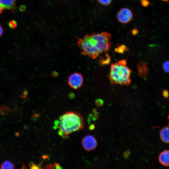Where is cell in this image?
Segmentation results:
<instances>
[{
  "label": "cell",
  "instance_id": "5",
  "mask_svg": "<svg viewBox=\"0 0 169 169\" xmlns=\"http://www.w3.org/2000/svg\"><path fill=\"white\" fill-rule=\"evenodd\" d=\"M83 82L82 75L78 73H74L71 74L68 79V83L72 88L78 89L81 87Z\"/></svg>",
  "mask_w": 169,
  "mask_h": 169
},
{
  "label": "cell",
  "instance_id": "23",
  "mask_svg": "<svg viewBox=\"0 0 169 169\" xmlns=\"http://www.w3.org/2000/svg\"><path fill=\"white\" fill-rule=\"evenodd\" d=\"M130 154V152L127 151L125 152L124 154V156L125 158H127L129 156Z\"/></svg>",
  "mask_w": 169,
  "mask_h": 169
},
{
  "label": "cell",
  "instance_id": "15",
  "mask_svg": "<svg viewBox=\"0 0 169 169\" xmlns=\"http://www.w3.org/2000/svg\"><path fill=\"white\" fill-rule=\"evenodd\" d=\"M163 69L166 73H169V60L165 62L163 64Z\"/></svg>",
  "mask_w": 169,
  "mask_h": 169
},
{
  "label": "cell",
  "instance_id": "25",
  "mask_svg": "<svg viewBox=\"0 0 169 169\" xmlns=\"http://www.w3.org/2000/svg\"><path fill=\"white\" fill-rule=\"evenodd\" d=\"M3 29L2 27L0 25V37L2 35L3 33Z\"/></svg>",
  "mask_w": 169,
  "mask_h": 169
},
{
  "label": "cell",
  "instance_id": "24",
  "mask_svg": "<svg viewBox=\"0 0 169 169\" xmlns=\"http://www.w3.org/2000/svg\"><path fill=\"white\" fill-rule=\"evenodd\" d=\"M95 125L94 124L90 125L89 127L90 130H91L94 129L95 128Z\"/></svg>",
  "mask_w": 169,
  "mask_h": 169
},
{
  "label": "cell",
  "instance_id": "19",
  "mask_svg": "<svg viewBox=\"0 0 169 169\" xmlns=\"http://www.w3.org/2000/svg\"><path fill=\"white\" fill-rule=\"evenodd\" d=\"M104 103L103 100L101 99H98L95 101L96 105L98 107L102 106L103 105Z\"/></svg>",
  "mask_w": 169,
  "mask_h": 169
},
{
  "label": "cell",
  "instance_id": "7",
  "mask_svg": "<svg viewBox=\"0 0 169 169\" xmlns=\"http://www.w3.org/2000/svg\"><path fill=\"white\" fill-rule=\"evenodd\" d=\"M138 74L141 78L146 77L148 74V69L146 64L144 62H139L137 65Z\"/></svg>",
  "mask_w": 169,
  "mask_h": 169
},
{
  "label": "cell",
  "instance_id": "1",
  "mask_svg": "<svg viewBox=\"0 0 169 169\" xmlns=\"http://www.w3.org/2000/svg\"><path fill=\"white\" fill-rule=\"evenodd\" d=\"M84 126L83 117L78 112L68 111L61 115L54 122L55 129L64 138H67L70 133L80 131Z\"/></svg>",
  "mask_w": 169,
  "mask_h": 169
},
{
  "label": "cell",
  "instance_id": "27",
  "mask_svg": "<svg viewBox=\"0 0 169 169\" xmlns=\"http://www.w3.org/2000/svg\"><path fill=\"white\" fill-rule=\"evenodd\" d=\"M163 1L168 2V0H162Z\"/></svg>",
  "mask_w": 169,
  "mask_h": 169
},
{
  "label": "cell",
  "instance_id": "2",
  "mask_svg": "<svg viewBox=\"0 0 169 169\" xmlns=\"http://www.w3.org/2000/svg\"><path fill=\"white\" fill-rule=\"evenodd\" d=\"M125 59L111 65L109 78L113 84L128 85L131 82V70L126 65Z\"/></svg>",
  "mask_w": 169,
  "mask_h": 169
},
{
  "label": "cell",
  "instance_id": "10",
  "mask_svg": "<svg viewBox=\"0 0 169 169\" xmlns=\"http://www.w3.org/2000/svg\"><path fill=\"white\" fill-rule=\"evenodd\" d=\"M160 136L163 142L169 143V126L164 127L161 130Z\"/></svg>",
  "mask_w": 169,
  "mask_h": 169
},
{
  "label": "cell",
  "instance_id": "17",
  "mask_svg": "<svg viewBox=\"0 0 169 169\" xmlns=\"http://www.w3.org/2000/svg\"><path fill=\"white\" fill-rule=\"evenodd\" d=\"M29 166L31 169H38L40 168L39 165H36L32 162H30L29 163Z\"/></svg>",
  "mask_w": 169,
  "mask_h": 169
},
{
  "label": "cell",
  "instance_id": "9",
  "mask_svg": "<svg viewBox=\"0 0 169 169\" xmlns=\"http://www.w3.org/2000/svg\"><path fill=\"white\" fill-rule=\"evenodd\" d=\"M158 159L162 165L165 166H169V150L161 152L159 156Z\"/></svg>",
  "mask_w": 169,
  "mask_h": 169
},
{
  "label": "cell",
  "instance_id": "6",
  "mask_svg": "<svg viewBox=\"0 0 169 169\" xmlns=\"http://www.w3.org/2000/svg\"><path fill=\"white\" fill-rule=\"evenodd\" d=\"M82 144L84 148L90 151L95 149L97 143L95 138L92 136L88 135L84 137L82 141Z\"/></svg>",
  "mask_w": 169,
  "mask_h": 169
},
{
  "label": "cell",
  "instance_id": "21",
  "mask_svg": "<svg viewBox=\"0 0 169 169\" xmlns=\"http://www.w3.org/2000/svg\"><path fill=\"white\" fill-rule=\"evenodd\" d=\"M163 96L165 98H167L169 96L168 92L166 90H164L162 92Z\"/></svg>",
  "mask_w": 169,
  "mask_h": 169
},
{
  "label": "cell",
  "instance_id": "16",
  "mask_svg": "<svg viewBox=\"0 0 169 169\" xmlns=\"http://www.w3.org/2000/svg\"><path fill=\"white\" fill-rule=\"evenodd\" d=\"M98 2L104 5H108L112 2V0H98Z\"/></svg>",
  "mask_w": 169,
  "mask_h": 169
},
{
  "label": "cell",
  "instance_id": "12",
  "mask_svg": "<svg viewBox=\"0 0 169 169\" xmlns=\"http://www.w3.org/2000/svg\"><path fill=\"white\" fill-rule=\"evenodd\" d=\"M14 164L8 160H6L0 166L1 169H14Z\"/></svg>",
  "mask_w": 169,
  "mask_h": 169
},
{
  "label": "cell",
  "instance_id": "11",
  "mask_svg": "<svg viewBox=\"0 0 169 169\" xmlns=\"http://www.w3.org/2000/svg\"><path fill=\"white\" fill-rule=\"evenodd\" d=\"M99 117V113L96 108L93 109L91 113L89 115L88 118V121L90 123L92 121H95L97 120Z\"/></svg>",
  "mask_w": 169,
  "mask_h": 169
},
{
  "label": "cell",
  "instance_id": "26",
  "mask_svg": "<svg viewBox=\"0 0 169 169\" xmlns=\"http://www.w3.org/2000/svg\"><path fill=\"white\" fill-rule=\"evenodd\" d=\"M3 8L0 6V14L3 12Z\"/></svg>",
  "mask_w": 169,
  "mask_h": 169
},
{
  "label": "cell",
  "instance_id": "20",
  "mask_svg": "<svg viewBox=\"0 0 169 169\" xmlns=\"http://www.w3.org/2000/svg\"><path fill=\"white\" fill-rule=\"evenodd\" d=\"M142 6L144 7H147L149 4L150 2L148 0H141Z\"/></svg>",
  "mask_w": 169,
  "mask_h": 169
},
{
  "label": "cell",
  "instance_id": "22",
  "mask_svg": "<svg viewBox=\"0 0 169 169\" xmlns=\"http://www.w3.org/2000/svg\"><path fill=\"white\" fill-rule=\"evenodd\" d=\"M138 30L137 28H134L131 30L132 34L134 36H135L138 33Z\"/></svg>",
  "mask_w": 169,
  "mask_h": 169
},
{
  "label": "cell",
  "instance_id": "3",
  "mask_svg": "<svg viewBox=\"0 0 169 169\" xmlns=\"http://www.w3.org/2000/svg\"><path fill=\"white\" fill-rule=\"evenodd\" d=\"M92 45L100 54L109 50L110 43L107 36L104 33L87 34Z\"/></svg>",
  "mask_w": 169,
  "mask_h": 169
},
{
  "label": "cell",
  "instance_id": "13",
  "mask_svg": "<svg viewBox=\"0 0 169 169\" xmlns=\"http://www.w3.org/2000/svg\"><path fill=\"white\" fill-rule=\"evenodd\" d=\"M110 57L108 54H106L105 56L101 57L99 60V63L101 65H105L110 62Z\"/></svg>",
  "mask_w": 169,
  "mask_h": 169
},
{
  "label": "cell",
  "instance_id": "8",
  "mask_svg": "<svg viewBox=\"0 0 169 169\" xmlns=\"http://www.w3.org/2000/svg\"><path fill=\"white\" fill-rule=\"evenodd\" d=\"M0 6L3 9L10 10L14 12L16 7V0H0Z\"/></svg>",
  "mask_w": 169,
  "mask_h": 169
},
{
  "label": "cell",
  "instance_id": "18",
  "mask_svg": "<svg viewBox=\"0 0 169 169\" xmlns=\"http://www.w3.org/2000/svg\"><path fill=\"white\" fill-rule=\"evenodd\" d=\"M8 25L10 28H14L17 26V23L15 21L12 20L9 22Z\"/></svg>",
  "mask_w": 169,
  "mask_h": 169
},
{
  "label": "cell",
  "instance_id": "14",
  "mask_svg": "<svg viewBox=\"0 0 169 169\" xmlns=\"http://www.w3.org/2000/svg\"><path fill=\"white\" fill-rule=\"evenodd\" d=\"M127 50L126 47L124 45H121L115 49V51L120 54H122Z\"/></svg>",
  "mask_w": 169,
  "mask_h": 169
},
{
  "label": "cell",
  "instance_id": "28",
  "mask_svg": "<svg viewBox=\"0 0 169 169\" xmlns=\"http://www.w3.org/2000/svg\"><path fill=\"white\" fill-rule=\"evenodd\" d=\"M168 120L169 121V115H168Z\"/></svg>",
  "mask_w": 169,
  "mask_h": 169
},
{
  "label": "cell",
  "instance_id": "4",
  "mask_svg": "<svg viewBox=\"0 0 169 169\" xmlns=\"http://www.w3.org/2000/svg\"><path fill=\"white\" fill-rule=\"evenodd\" d=\"M133 13L129 8H125L120 9L118 12L117 18L118 20L121 23L126 24L132 19Z\"/></svg>",
  "mask_w": 169,
  "mask_h": 169
}]
</instances>
